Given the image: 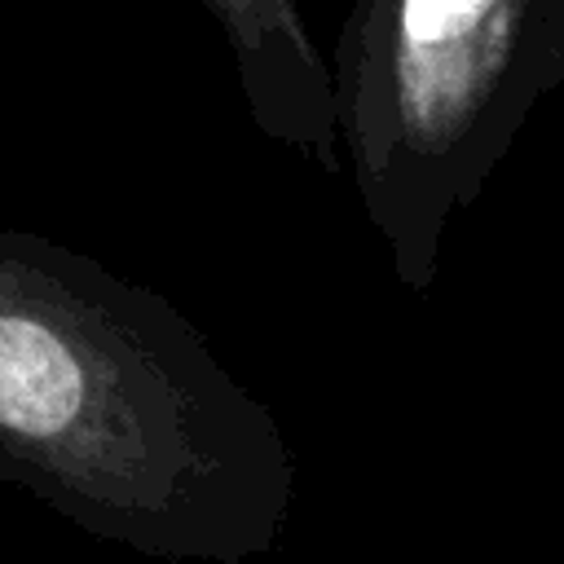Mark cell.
<instances>
[{"instance_id": "6da1fadb", "label": "cell", "mask_w": 564, "mask_h": 564, "mask_svg": "<svg viewBox=\"0 0 564 564\" xmlns=\"http://www.w3.org/2000/svg\"><path fill=\"white\" fill-rule=\"evenodd\" d=\"M295 454L159 291L0 229V480L75 529L172 564L278 546Z\"/></svg>"}, {"instance_id": "7a4b0ae2", "label": "cell", "mask_w": 564, "mask_h": 564, "mask_svg": "<svg viewBox=\"0 0 564 564\" xmlns=\"http://www.w3.org/2000/svg\"><path fill=\"white\" fill-rule=\"evenodd\" d=\"M326 70L361 212L427 295L449 220L564 79V0H352Z\"/></svg>"}]
</instances>
